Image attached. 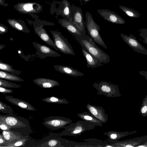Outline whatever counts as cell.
Wrapping results in <instances>:
<instances>
[{"instance_id":"1","label":"cell","mask_w":147,"mask_h":147,"mask_svg":"<svg viewBox=\"0 0 147 147\" xmlns=\"http://www.w3.org/2000/svg\"><path fill=\"white\" fill-rule=\"evenodd\" d=\"M81 47L84 48L89 53L98 59L102 63L107 64L110 61L109 56L95 44L89 35H72Z\"/></svg>"},{"instance_id":"2","label":"cell","mask_w":147,"mask_h":147,"mask_svg":"<svg viewBox=\"0 0 147 147\" xmlns=\"http://www.w3.org/2000/svg\"><path fill=\"white\" fill-rule=\"evenodd\" d=\"M96 126L92 123L79 120L76 122L71 123L65 126L64 130L59 136H76L85 131L94 129Z\"/></svg>"},{"instance_id":"3","label":"cell","mask_w":147,"mask_h":147,"mask_svg":"<svg viewBox=\"0 0 147 147\" xmlns=\"http://www.w3.org/2000/svg\"><path fill=\"white\" fill-rule=\"evenodd\" d=\"M85 16V26L90 36L96 43L107 49V47L99 33L100 29V26L95 22L92 14L86 11Z\"/></svg>"},{"instance_id":"4","label":"cell","mask_w":147,"mask_h":147,"mask_svg":"<svg viewBox=\"0 0 147 147\" xmlns=\"http://www.w3.org/2000/svg\"><path fill=\"white\" fill-rule=\"evenodd\" d=\"M50 32L53 37L54 42L59 51L65 54L75 55L72 46L67 39L62 35L61 32L52 30Z\"/></svg>"},{"instance_id":"5","label":"cell","mask_w":147,"mask_h":147,"mask_svg":"<svg viewBox=\"0 0 147 147\" xmlns=\"http://www.w3.org/2000/svg\"><path fill=\"white\" fill-rule=\"evenodd\" d=\"M94 87L97 91V94L103 95L108 97H116L117 95V86L106 81H102L93 84Z\"/></svg>"},{"instance_id":"6","label":"cell","mask_w":147,"mask_h":147,"mask_svg":"<svg viewBox=\"0 0 147 147\" xmlns=\"http://www.w3.org/2000/svg\"><path fill=\"white\" fill-rule=\"evenodd\" d=\"M72 122V120L64 117L50 116L44 120L42 124L48 129L55 130L64 128Z\"/></svg>"},{"instance_id":"7","label":"cell","mask_w":147,"mask_h":147,"mask_svg":"<svg viewBox=\"0 0 147 147\" xmlns=\"http://www.w3.org/2000/svg\"><path fill=\"white\" fill-rule=\"evenodd\" d=\"M0 119L5 122L11 127V129H22L30 127L26 119L13 115H0Z\"/></svg>"},{"instance_id":"8","label":"cell","mask_w":147,"mask_h":147,"mask_svg":"<svg viewBox=\"0 0 147 147\" xmlns=\"http://www.w3.org/2000/svg\"><path fill=\"white\" fill-rule=\"evenodd\" d=\"M71 21L79 28L81 35H86L85 24L82 9L72 5L71 7Z\"/></svg>"},{"instance_id":"9","label":"cell","mask_w":147,"mask_h":147,"mask_svg":"<svg viewBox=\"0 0 147 147\" xmlns=\"http://www.w3.org/2000/svg\"><path fill=\"white\" fill-rule=\"evenodd\" d=\"M42 6L36 2L18 3L14 8L18 12L24 14L38 13L41 11Z\"/></svg>"},{"instance_id":"10","label":"cell","mask_w":147,"mask_h":147,"mask_svg":"<svg viewBox=\"0 0 147 147\" xmlns=\"http://www.w3.org/2000/svg\"><path fill=\"white\" fill-rule=\"evenodd\" d=\"M120 35L123 40L135 51L147 55V49L138 42L133 35L130 34L127 36L121 33Z\"/></svg>"},{"instance_id":"11","label":"cell","mask_w":147,"mask_h":147,"mask_svg":"<svg viewBox=\"0 0 147 147\" xmlns=\"http://www.w3.org/2000/svg\"><path fill=\"white\" fill-rule=\"evenodd\" d=\"M32 44L37 51L36 54L41 59L47 57H55L61 56L59 53L47 46L35 42H33Z\"/></svg>"},{"instance_id":"12","label":"cell","mask_w":147,"mask_h":147,"mask_svg":"<svg viewBox=\"0 0 147 147\" xmlns=\"http://www.w3.org/2000/svg\"><path fill=\"white\" fill-rule=\"evenodd\" d=\"M97 12L103 19L113 24H123L125 23V20L117 14L107 9L97 10Z\"/></svg>"},{"instance_id":"13","label":"cell","mask_w":147,"mask_h":147,"mask_svg":"<svg viewBox=\"0 0 147 147\" xmlns=\"http://www.w3.org/2000/svg\"><path fill=\"white\" fill-rule=\"evenodd\" d=\"M33 26L35 33L40 38L56 50L59 51L54 41L51 38L46 30L43 27V25L34 24Z\"/></svg>"},{"instance_id":"14","label":"cell","mask_w":147,"mask_h":147,"mask_svg":"<svg viewBox=\"0 0 147 147\" xmlns=\"http://www.w3.org/2000/svg\"><path fill=\"white\" fill-rule=\"evenodd\" d=\"M86 108L90 113L102 123H105L107 121L108 115L105 113V110L101 107L88 103L86 105Z\"/></svg>"},{"instance_id":"15","label":"cell","mask_w":147,"mask_h":147,"mask_svg":"<svg viewBox=\"0 0 147 147\" xmlns=\"http://www.w3.org/2000/svg\"><path fill=\"white\" fill-rule=\"evenodd\" d=\"M58 22L62 27L66 29L72 35H81L80 30L71 21V18L60 19L58 21Z\"/></svg>"},{"instance_id":"16","label":"cell","mask_w":147,"mask_h":147,"mask_svg":"<svg viewBox=\"0 0 147 147\" xmlns=\"http://www.w3.org/2000/svg\"><path fill=\"white\" fill-rule=\"evenodd\" d=\"M5 98L7 101L15 105L22 109L28 110L36 111V109L28 102L15 98L11 96L5 95Z\"/></svg>"},{"instance_id":"17","label":"cell","mask_w":147,"mask_h":147,"mask_svg":"<svg viewBox=\"0 0 147 147\" xmlns=\"http://www.w3.org/2000/svg\"><path fill=\"white\" fill-rule=\"evenodd\" d=\"M82 51L86 58L88 68H96L103 65L102 63L98 59L89 53L83 47H82Z\"/></svg>"},{"instance_id":"18","label":"cell","mask_w":147,"mask_h":147,"mask_svg":"<svg viewBox=\"0 0 147 147\" xmlns=\"http://www.w3.org/2000/svg\"><path fill=\"white\" fill-rule=\"evenodd\" d=\"M53 67L55 70L61 73L71 76L77 77L84 76V74L77 70L67 66L55 65Z\"/></svg>"},{"instance_id":"19","label":"cell","mask_w":147,"mask_h":147,"mask_svg":"<svg viewBox=\"0 0 147 147\" xmlns=\"http://www.w3.org/2000/svg\"><path fill=\"white\" fill-rule=\"evenodd\" d=\"M2 134L8 143L7 146H10L17 140L25 138L20 133L11 130H3Z\"/></svg>"},{"instance_id":"20","label":"cell","mask_w":147,"mask_h":147,"mask_svg":"<svg viewBox=\"0 0 147 147\" xmlns=\"http://www.w3.org/2000/svg\"><path fill=\"white\" fill-rule=\"evenodd\" d=\"M7 21L12 27L16 30L27 34L30 32L24 21L22 20L8 18Z\"/></svg>"},{"instance_id":"21","label":"cell","mask_w":147,"mask_h":147,"mask_svg":"<svg viewBox=\"0 0 147 147\" xmlns=\"http://www.w3.org/2000/svg\"><path fill=\"white\" fill-rule=\"evenodd\" d=\"M71 5L67 0H62L60 2L56 14L61 15L64 18H70Z\"/></svg>"},{"instance_id":"22","label":"cell","mask_w":147,"mask_h":147,"mask_svg":"<svg viewBox=\"0 0 147 147\" xmlns=\"http://www.w3.org/2000/svg\"><path fill=\"white\" fill-rule=\"evenodd\" d=\"M32 81L37 85L44 88H53L60 85L59 83L56 80L45 78H38Z\"/></svg>"},{"instance_id":"23","label":"cell","mask_w":147,"mask_h":147,"mask_svg":"<svg viewBox=\"0 0 147 147\" xmlns=\"http://www.w3.org/2000/svg\"><path fill=\"white\" fill-rule=\"evenodd\" d=\"M77 115L83 120L92 123L96 126H102V123L89 112L84 111L78 114Z\"/></svg>"},{"instance_id":"24","label":"cell","mask_w":147,"mask_h":147,"mask_svg":"<svg viewBox=\"0 0 147 147\" xmlns=\"http://www.w3.org/2000/svg\"><path fill=\"white\" fill-rule=\"evenodd\" d=\"M66 140L60 137L57 138L51 139L42 143L40 146L44 147H65Z\"/></svg>"},{"instance_id":"25","label":"cell","mask_w":147,"mask_h":147,"mask_svg":"<svg viewBox=\"0 0 147 147\" xmlns=\"http://www.w3.org/2000/svg\"><path fill=\"white\" fill-rule=\"evenodd\" d=\"M0 78L13 82H22L24 81L23 79L17 75L2 70L0 71Z\"/></svg>"},{"instance_id":"26","label":"cell","mask_w":147,"mask_h":147,"mask_svg":"<svg viewBox=\"0 0 147 147\" xmlns=\"http://www.w3.org/2000/svg\"><path fill=\"white\" fill-rule=\"evenodd\" d=\"M0 69L1 70L7 72L17 75H19L22 73L20 70L15 69L11 65L4 63L0 59Z\"/></svg>"},{"instance_id":"27","label":"cell","mask_w":147,"mask_h":147,"mask_svg":"<svg viewBox=\"0 0 147 147\" xmlns=\"http://www.w3.org/2000/svg\"><path fill=\"white\" fill-rule=\"evenodd\" d=\"M119 6L122 11L129 17L139 18L141 16V14L134 9L121 5H119Z\"/></svg>"},{"instance_id":"28","label":"cell","mask_w":147,"mask_h":147,"mask_svg":"<svg viewBox=\"0 0 147 147\" xmlns=\"http://www.w3.org/2000/svg\"><path fill=\"white\" fill-rule=\"evenodd\" d=\"M88 145L89 147H105V140H97L95 138H90L83 140Z\"/></svg>"},{"instance_id":"29","label":"cell","mask_w":147,"mask_h":147,"mask_svg":"<svg viewBox=\"0 0 147 147\" xmlns=\"http://www.w3.org/2000/svg\"><path fill=\"white\" fill-rule=\"evenodd\" d=\"M43 101L49 103L68 104L69 102L65 98H60L54 96L41 99Z\"/></svg>"},{"instance_id":"30","label":"cell","mask_w":147,"mask_h":147,"mask_svg":"<svg viewBox=\"0 0 147 147\" xmlns=\"http://www.w3.org/2000/svg\"><path fill=\"white\" fill-rule=\"evenodd\" d=\"M0 86L6 88H18L21 87V85L0 78Z\"/></svg>"},{"instance_id":"31","label":"cell","mask_w":147,"mask_h":147,"mask_svg":"<svg viewBox=\"0 0 147 147\" xmlns=\"http://www.w3.org/2000/svg\"><path fill=\"white\" fill-rule=\"evenodd\" d=\"M0 112L9 115H13V111L11 108L1 101Z\"/></svg>"},{"instance_id":"32","label":"cell","mask_w":147,"mask_h":147,"mask_svg":"<svg viewBox=\"0 0 147 147\" xmlns=\"http://www.w3.org/2000/svg\"><path fill=\"white\" fill-rule=\"evenodd\" d=\"M139 30V35L144 39L142 41L147 45V29L142 28Z\"/></svg>"},{"instance_id":"33","label":"cell","mask_w":147,"mask_h":147,"mask_svg":"<svg viewBox=\"0 0 147 147\" xmlns=\"http://www.w3.org/2000/svg\"><path fill=\"white\" fill-rule=\"evenodd\" d=\"M28 138H24L20 139L16 141L14 143L11 144L10 146H24Z\"/></svg>"},{"instance_id":"34","label":"cell","mask_w":147,"mask_h":147,"mask_svg":"<svg viewBox=\"0 0 147 147\" xmlns=\"http://www.w3.org/2000/svg\"><path fill=\"white\" fill-rule=\"evenodd\" d=\"M0 128L3 130H11V127L5 122L0 119Z\"/></svg>"},{"instance_id":"35","label":"cell","mask_w":147,"mask_h":147,"mask_svg":"<svg viewBox=\"0 0 147 147\" xmlns=\"http://www.w3.org/2000/svg\"><path fill=\"white\" fill-rule=\"evenodd\" d=\"M8 145V143L5 139L4 138L2 134L0 135V147L7 146Z\"/></svg>"},{"instance_id":"36","label":"cell","mask_w":147,"mask_h":147,"mask_svg":"<svg viewBox=\"0 0 147 147\" xmlns=\"http://www.w3.org/2000/svg\"><path fill=\"white\" fill-rule=\"evenodd\" d=\"M8 28L3 24H0V34H3L8 32Z\"/></svg>"},{"instance_id":"37","label":"cell","mask_w":147,"mask_h":147,"mask_svg":"<svg viewBox=\"0 0 147 147\" xmlns=\"http://www.w3.org/2000/svg\"><path fill=\"white\" fill-rule=\"evenodd\" d=\"M13 91L10 89L6 88L0 86V92L5 94L6 93H11Z\"/></svg>"},{"instance_id":"38","label":"cell","mask_w":147,"mask_h":147,"mask_svg":"<svg viewBox=\"0 0 147 147\" xmlns=\"http://www.w3.org/2000/svg\"><path fill=\"white\" fill-rule=\"evenodd\" d=\"M5 0H0V5L6 7L9 5V4L7 3H5Z\"/></svg>"},{"instance_id":"39","label":"cell","mask_w":147,"mask_h":147,"mask_svg":"<svg viewBox=\"0 0 147 147\" xmlns=\"http://www.w3.org/2000/svg\"><path fill=\"white\" fill-rule=\"evenodd\" d=\"M141 75L144 76L147 79V71H141L139 72Z\"/></svg>"},{"instance_id":"40","label":"cell","mask_w":147,"mask_h":147,"mask_svg":"<svg viewBox=\"0 0 147 147\" xmlns=\"http://www.w3.org/2000/svg\"><path fill=\"white\" fill-rule=\"evenodd\" d=\"M147 111V106H144L142 107L141 109V112L143 113H144Z\"/></svg>"},{"instance_id":"41","label":"cell","mask_w":147,"mask_h":147,"mask_svg":"<svg viewBox=\"0 0 147 147\" xmlns=\"http://www.w3.org/2000/svg\"><path fill=\"white\" fill-rule=\"evenodd\" d=\"M80 2L81 3V5H82L83 3H85L88 2L89 1L91 0H79Z\"/></svg>"},{"instance_id":"42","label":"cell","mask_w":147,"mask_h":147,"mask_svg":"<svg viewBox=\"0 0 147 147\" xmlns=\"http://www.w3.org/2000/svg\"><path fill=\"white\" fill-rule=\"evenodd\" d=\"M5 46L4 45L0 44V50H1L5 48Z\"/></svg>"},{"instance_id":"43","label":"cell","mask_w":147,"mask_h":147,"mask_svg":"<svg viewBox=\"0 0 147 147\" xmlns=\"http://www.w3.org/2000/svg\"><path fill=\"white\" fill-rule=\"evenodd\" d=\"M126 147H133L132 146L130 145H128L126 146Z\"/></svg>"},{"instance_id":"44","label":"cell","mask_w":147,"mask_h":147,"mask_svg":"<svg viewBox=\"0 0 147 147\" xmlns=\"http://www.w3.org/2000/svg\"></svg>"}]
</instances>
